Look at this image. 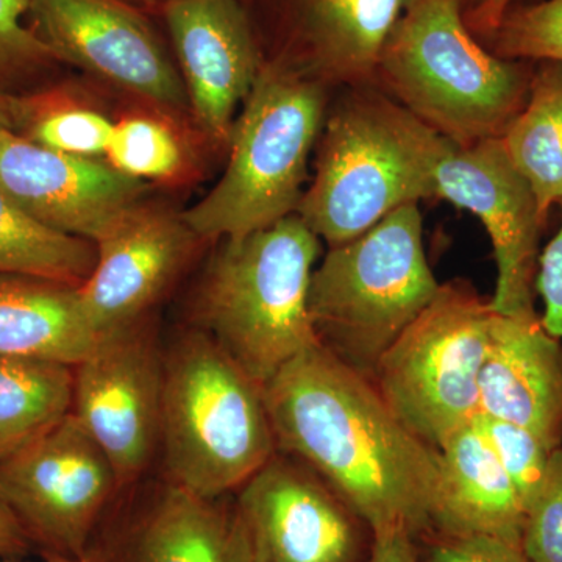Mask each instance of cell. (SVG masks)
I'll return each instance as SVG.
<instances>
[{
    "label": "cell",
    "instance_id": "10",
    "mask_svg": "<svg viewBox=\"0 0 562 562\" xmlns=\"http://www.w3.org/2000/svg\"><path fill=\"white\" fill-rule=\"evenodd\" d=\"M249 562H371L375 532L301 461L277 452L236 491Z\"/></svg>",
    "mask_w": 562,
    "mask_h": 562
},
{
    "label": "cell",
    "instance_id": "36",
    "mask_svg": "<svg viewBox=\"0 0 562 562\" xmlns=\"http://www.w3.org/2000/svg\"><path fill=\"white\" fill-rule=\"evenodd\" d=\"M14 95L0 92V131H13Z\"/></svg>",
    "mask_w": 562,
    "mask_h": 562
},
{
    "label": "cell",
    "instance_id": "5",
    "mask_svg": "<svg viewBox=\"0 0 562 562\" xmlns=\"http://www.w3.org/2000/svg\"><path fill=\"white\" fill-rule=\"evenodd\" d=\"M335 91L280 63H262L233 125L227 168L181 213L199 239L239 238L297 214Z\"/></svg>",
    "mask_w": 562,
    "mask_h": 562
},
{
    "label": "cell",
    "instance_id": "14",
    "mask_svg": "<svg viewBox=\"0 0 562 562\" xmlns=\"http://www.w3.org/2000/svg\"><path fill=\"white\" fill-rule=\"evenodd\" d=\"M266 61L331 90L371 85L384 43L414 0H243Z\"/></svg>",
    "mask_w": 562,
    "mask_h": 562
},
{
    "label": "cell",
    "instance_id": "34",
    "mask_svg": "<svg viewBox=\"0 0 562 562\" xmlns=\"http://www.w3.org/2000/svg\"><path fill=\"white\" fill-rule=\"evenodd\" d=\"M31 549V538L0 492V561H20Z\"/></svg>",
    "mask_w": 562,
    "mask_h": 562
},
{
    "label": "cell",
    "instance_id": "26",
    "mask_svg": "<svg viewBox=\"0 0 562 562\" xmlns=\"http://www.w3.org/2000/svg\"><path fill=\"white\" fill-rule=\"evenodd\" d=\"M105 161L139 180H168L183 166V146L171 125L151 116H127L111 133Z\"/></svg>",
    "mask_w": 562,
    "mask_h": 562
},
{
    "label": "cell",
    "instance_id": "15",
    "mask_svg": "<svg viewBox=\"0 0 562 562\" xmlns=\"http://www.w3.org/2000/svg\"><path fill=\"white\" fill-rule=\"evenodd\" d=\"M161 10L192 117L227 149L265 63L249 10L243 0H171Z\"/></svg>",
    "mask_w": 562,
    "mask_h": 562
},
{
    "label": "cell",
    "instance_id": "1",
    "mask_svg": "<svg viewBox=\"0 0 562 562\" xmlns=\"http://www.w3.org/2000/svg\"><path fill=\"white\" fill-rule=\"evenodd\" d=\"M277 452L312 469L373 530H430L439 453L397 419L372 380L322 346L262 386Z\"/></svg>",
    "mask_w": 562,
    "mask_h": 562
},
{
    "label": "cell",
    "instance_id": "4",
    "mask_svg": "<svg viewBox=\"0 0 562 562\" xmlns=\"http://www.w3.org/2000/svg\"><path fill=\"white\" fill-rule=\"evenodd\" d=\"M321 239L299 214L224 239L201 284L199 330L265 386L288 362L321 346L310 283Z\"/></svg>",
    "mask_w": 562,
    "mask_h": 562
},
{
    "label": "cell",
    "instance_id": "13",
    "mask_svg": "<svg viewBox=\"0 0 562 562\" xmlns=\"http://www.w3.org/2000/svg\"><path fill=\"white\" fill-rule=\"evenodd\" d=\"M435 198L471 211L486 228L497 265L492 308L506 316H536L535 283L546 221L502 138L452 144L436 169Z\"/></svg>",
    "mask_w": 562,
    "mask_h": 562
},
{
    "label": "cell",
    "instance_id": "32",
    "mask_svg": "<svg viewBox=\"0 0 562 562\" xmlns=\"http://www.w3.org/2000/svg\"><path fill=\"white\" fill-rule=\"evenodd\" d=\"M535 290L543 302V328L562 342V220L560 231L539 257Z\"/></svg>",
    "mask_w": 562,
    "mask_h": 562
},
{
    "label": "cell",
    "instance_id": "3",
    "mask_svg": "<svg viewBox=\"0 0 562 562\" xmlns=\"http://www.w3.org/2000/svg\"><path fill=\"white\" fill-rule=\"evenodd\" d=\"M536 63L492 54L454 0H414L384 43L373 85L457 146L503 138Z\"/></svg>",
    "mask_w": 562,
    "mask_h": 562
},
{
    "label": "cell",
    "instance_id": "29",
    "mask_svg": "<svg viewBox=\"0 0 562 562\" xmlns=\"http://www.w3.org/2000/svg\"><path fill=\"white\" fill-rule=\"evenodd\" d=\"M475 424L486 436L527 509L546 480L552 450L535 432L512 422L479 414Z\"/></svg>",
    "mask_w": 562,
    "mask_h": 562
},
{
    "label": "cell",
    "instance_id": "38",
    "mask_svg": "<svg viewBox=\"0 0 562 562\" xmlns=\"http://www.w3.org/2000/svg\"><path fill=\"white\" fill-rule=\"evenodd\" d=\"M0 562H21V561H0ZM47 562H90L88 560H66V558H50Z\"/></svg>",
    "mask_w": 562,
    "mask_h": 562
},
{
    "label": "cell",
    "instance_id": "19",
    "mask_svg": "<svg viewBox=\"0 0 562 562\" xmlns=\"http://www.w3.org/2000/svg\"><path fill=\"white\" fill-rule=\"evenodd\" d=\"M438 453L428 532L491 536L522 546L524 503L475 420L454 432Z\"/></svg>",
    "mask_w": 562,
    "mask_h": 562
},
{
    "label": "cell",
    "instance_id": "21",
    "mask_svg": "<svg viewBox=\"0 0 562 562\" xmlns=\"http://www.w3.org/2000/svg\"><path fill=\"white\" fill-rule=\"evenodd\" d=\"M128 562H249L235 502L210 501L169 483L140 519Z\"/></svg>",
    "mask_w": 562,
    "mask_h": 562
},
{
    "label": "cell",
    "instance_id": "17",
    "mask_svg": "<svg viewBox=\"0 0 562 562\" xmlns=\"http://www.w3.org/2000/svg\"><path fill=\"white\" fill-rule=\"evenodd\" d=\"M0 191L44 227L95 244L143 202L144 183L99 158L61 154L0 131Z\"/></svg>",
    "mask_w": 562,
    "mask_h": 562
},
{
    "label": "cell",
    "instance_id": "25",
    "mask_svg": "<svg viewBox=\"0 0 562 562\" xmlns=\"http://www.w3.org/2000/svg\"><path fill=\"white\" fill-rule=\"evenodd\" d=\"M114 122L105 114L83 109L69 92L47 85L29 94L14 95L13 131L50 150L85 158H105Z\"/></svg>",
    "mask_w": 562,
    "mask_h": 562
},
{
    "label": "cell",
    "instance_id": "16",
    "mask_svg": "<svg viewBox=\"0 0 562 562\" xmlns=\"http://www.w3.org/2000/svg\"><path fill=\"white\" fill-rule=\"evenodd\" d=\"M199 238L181 214L139 202L95 243L94 268L79 286L98 338L140 324L190 261Z\"/></svg>",
    "mask_w": 562,
    "mask_h": 562
},
{
    "label": "cell",
    "instance_id": "24",
    "mask_svg": "<svg viewBox=\"0 0 562 562\" xmlns=\"http://www.w3.org/2000/svg\"><path fill=\"white\" fill-rule=\"evenodd\" d=\"M95 258L94 243L44 227L0 191V276L43 277L80 286Z\"/></svg>",
    "mask_w": 562,
    "mask_h": 562
},
{
    "label": "cell",
    "instance_id": "6",
    "mask_svg": "<svg viewBox=\"0 0 562 562\" xmlns=\"http://www.w3.org/2000/svg\"><path fill=\"white\" fill-rule=\"evenodd\" d=\"M160 450L173 486L217 501L277 453L262 386L202 330L165 357Z\"/></svg>",
    "mask_w": 562,
    "mask_h": 562
},
{
    "label": "cell",
    "instance_id": "35",
    "mask_svg": "<svg viewBox=\"0 0 562 562\" xmlns=\"http://www.w3.org/2000/svg\"><path fill=\"white\" fill-rule=\"evenodd\" d=\"M469 31L480 38L491 31L514 0H454Z\"/></svg>",
    "mask_w": 562,
    "mask_h": 562
},
{
    "label": "cell",
    "instance_id": "37",
    "mask_svg": "<svg viewBox=\"0 0 562 562\" xmlns=\"http://www.w3.org/2000/svg\"><path fill=\"white\" fill-rule=\"evenodd\" d=\"M124 2L131 3V5H166L171 0H124Z\"/></svg>",
    "mask_w": 562,
    "mask_h": 562
},
{
    "label": "cell",
    "instance_id": "28",
    "mask_svg": "<svg viewBox=\"0 0 562 562\" xmlns=\"http://www.w3.org/2000/svg\"><path fill=\"white\" fill-rule=\"evenodd\" d=\"M31 0H0V92L29 94L47 87L61 63L27 22Z\"/></svg>",
    "mask_w": 562,
    "mask_h": 562
},
{
    "label": "cell",
    "instance_id": "12",
    "mask_svg": "<svg viewBox=\"0 0 562 562\" xmlns=\"http://www.w3.org/2000/svg\"><path fill=\"white\" fill-rule=\"evenodd\" d=\"M162 372L165 357L140 324L101 336L74 368L70 414L121 486L143 475L160 450Z\"/></svg>",
    "mask_w": 562,
    "mask_h": 562
},
{
    "label": "cell",
    "instance_id": "18",
    "mask_svg": "<svg viewBox=\"0 0 562 562\" xmlns=\"http://www.w3.org/2000/svg\"><path fill=\"white\" fill-rule=\"evenodd\" d=\"M479 414L528 428L552 452L562 446V342L539 314H495Z\"/></svg>",
    "mask_w": 562,
    "mask_h": 562
},
{
    "label": "cell",
    "instance_id": "33",
    "mask_svg": "<svg viewBox=\"0 0 562 562\" xmlns=\"http://www.w3.org/2000/svg\"><path fill=\"white\" fill-rule=\"evenodd\" d=\"M371 562H420L416 539L403 525L376 528Z\"/></svg>",
    "mask_w": 562,
    "mask_h": 562
},
{
    "label": "cell",
    "instance_id": "7",
    "mask_svg": "<svg viewBox=\"0 0 562 562\" xmlns=\"http://www.w3.org/2000/svg\"><path fill=\"white\" fill-rule=\"evenodd\" d=\"M441 283L424 247L419 203L392 211L314 268L310 314L324 349L371 379L380 358L430 305Z\"/></svg>",
    "mask_w": 562,
    "mask_h": 562
},
{
    "label": "cell",
    "instance_id": "8",
    "mask_svg": "<svg viewBox=\"0 0 562 562\" xmlns=\"http://www.w3.org/2000/svg\"><path fill=\"white\" fill-rule=\"evenodd\" d=\"M495 314L465 281L443 283L372 373L391 412L435 450L479 416Z\"/></svg>",
    "mask_w": 562,
    "mask_h": 562
},
{
    "label": "cell",
    "instance_id": "23",
    "mask_svg": "<svg viewBox=\"0 0 562 562\" xmlns=\"http://www.w3.org/2000/svg\"><path fill=\"white\" fill-rule=\"evenodd\" d=\"M72 387L70 366L0 355V462L68 416Z\"/></svg>",
    "mask_w": 562,
    "mask_h": 562
},
{
    "label": "cell",
    "instance_id": "30",
    "mask_svg": "<svg viewBox=\"0 0 562 562\" xmlns=\"http://www.w3.org/2000/svg\"><path fill=\"white\" fill-rule=\"evenodd\" d=\"M522 549L531 562H562V446L552 453L541 490L525 509Z\"/></svg>",
    "mask_w": 562,
    "mask_h": 562
},
{
    "label": "cell",
    "instance_id": "2",
    "mask_svg": "<svg viewBox=\"0 0 562 562\" xmlns=\"http://www.w3.org/2000/svg\"><path fill=\"white\" fill-rule=\"evenodd\" d=\"M452 144L373 83L339 88L297 214L328 247L350 241L392 211L435 198Z\"/></svg>",
    "mask_w": 562,
    "mask_h": 562
},
{
    "label": "cell",
    "instance_id": "31",
    "mask_svg": "<svg viewBox=\"0 0 562 562\" xmlns=\"http://www.w3.org/2000/svg\"><path fill=\"white\" fill-rule=\"evenodd\" d=\"M416 543L420 562H531L522 546L491 536L427 532Z\"/></svg>",
    "mask_w": 562,
    "mask_h": 562
},
{
    "label": "cell",
    "instance_id": "11",
    "mask_svg": "<svg viewBox=\"0 0 562 562\" xmlns=\"http://www.w3.org/2000/svg\"><path fill=\"white\" fill-rule=\"evenodd\" d=\"M27 22L58 61L158 109H190L172 55L135 5L124 0H31Z\"/></svg>",
    "mask_w": 562,
    "mask_h": 562
},
{
    "label": "cell",
    "instance_id": "22",
    "mask_svg": "<svg viewBox=\"0 0 562 562\" xmlns=\"http://www.w3.org/2000/svg\"><path fill=\"white\" fill-rule=\"evenodd\" d=\"M502 140L514 168L530 183L547 222L552 206L562 205L561 63H536L528 101Z\"/></svg>",
    "mask_w": 562,
    "mask_h": 562
},
{
    "label": "cell",
    "instance_id": "20",
    "mask_svg": "<svg viewBox=\"0 0 562 562\" xmlns=\"http://www.w3.org/2000/svg\"><path fill=\"white\" fill-rule=\"evenodd\" d=\"M98 339L76 284L0 276V355L76 368Z\"/></svg>",
    "mask_w": 562,
    "mask_h": 562
},
{
    "label": "cell",
    "instance_id": "9",
    "mask_svg": "<svg viewBox=\"0 0 562 562\" xmlns=\"http://www.w3.org/2000/svg\"><path fill=\"white\" fill-rule=\"evenodd\" d=\"M116 471L79 420L65 419L0 462V492L32 543L50 558L88 560Z\"/></svg>",
    "mask_w": 562,
    "mask_h": 562
},
{
    "label": "cell",
    "instance_id": "27",
    "mask_svg": "<svg viewBox=\"0 0 562 562\" xmlns=\"http://www.w3.org/2000/svg\"><path fill=\"white\" fill-rule=\"evenodd\" d=\"M479 41L505 60L562 65V0L513 3Z\"/></svg>",
    "mask_w": 562,
    "mask_h": 562
}]
</instances>
